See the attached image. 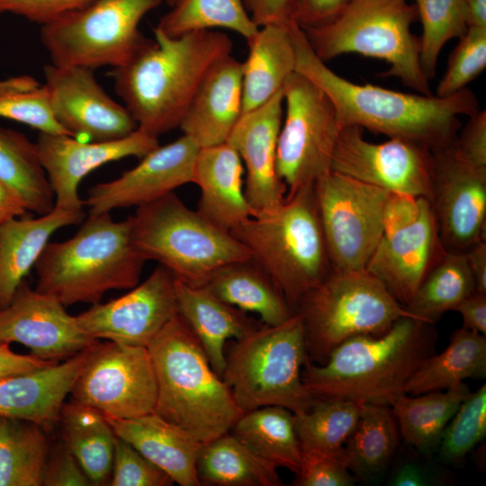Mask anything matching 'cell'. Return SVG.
<instances>
[{
	"instance_id": "1",
	"label": "cell",
	"mask_w": 486,
	"mask_h": 486,
	"mask_svg": "<svg viewBox=\"0 0 486 486\" xmlns=\"http://www.w3.org/2000/svg\"><path fill=\"white\" fill-rule=\"evenodd\" d=\"M292 32L296 72L328 95L342 126L354 125L406 140L432 151L455 141L461 129L460 116L470 117L480 111L477 97L468 88L439 97L351 82L316 56L296 22L292 25Z\"/></svg>"
},
{
	"instance_id": "2",
	"label": "cell",
	"mask_w": 486,
	"mask_h": 486,
	"mask_svg": "<svg viewBox=\"0 0 486 486\" xmlns=\"http://www.w3.org/2000/svg\"><path fill=\"white\" fill-rule=\"evenodd\" d=\"M153 34L112 75L115 91L138 128L158 137L179 128L205 75L231 54L233 43L219 30L170 37L154 28Z\"/></svg>"
},
{
	"instance_id": "3",
	"label": "cell",
	"mask_w": 486,
	"mask_h": 486,
	"mask_svg": "<svg viewBox=\"0 0 486 486\" xmlns=\"http://www.w3.org/2000/svg\"><path fill=\"white\" fill-rule=\"evenodd\" d=\"M432 324L405 317L380 335H359L337 346L322 364L306 359L302 379L314 398L389 405L434 354Z\"/></svg>"
},
{
	"instance_id": "4",
	"label": "cell",
	"mask_w": 486,
	"mask_h": 486,
	"mask_svg": "<svg viewBox=\"0 0 486 486\" xmlns=\"http://www.w3.org/2000/svg\"><path fill=\"white\" fill-rule=\"evenodd\" d=\"M146 260L134 245L131 220L89 214L68 239L48 242L35 264V289L65 307L100 302L112 290L140 283Z\"/></svg>"
},
{
	"instance_id": "5",
	"label": "cell",
	"mask_w": 486,
	"mask_h": 486,
	"mask_svg": "<svg viewBox=\"0 0 486 486\" xmlns=\"http://www.w3.org/2000/svg\"><path fill=\"white\" fill-rule=\"evenodd\" d=\"M147 348L158 386L154 412L202 443L230 431L243 412L178 313Z\"/></svg>"
},
{
	"instance_id": "6",
	"label": "cell",
	"mask_w": 486,
	"mask_h": 486,
	"mask_svg": "<svg viewBox=\"0 0 486 486\" xmlns=\"http://www.w3.org/2000/svg\"><path fill=\"white\" fill-rule=\"evenodd\" d=\"M230 233L269 274L294 312L301 299L331 272L313 184L287 194L278 208L248 218Z\"/></svg>"
},
{
	"instance_id": "7",
	"label": "cell",
	"mask_w": 486,
	"mask_h": 486,
	"mask_svg": "<svg viewBox=\"0 0 486 486\" xmlns=\"http://www.w3.org/2000/svg\"><path fill=\"white\" fill-rule=\"evenodd\" d=\"M417 18L408 0H351L329 22L302 30L322 61L348 53L382 59L390 65L382 76L431 95L420 63V40L410 30Z\"/></svg>"
},
{
	"instance_id": "8",
	"label": "cell",
	"mask_w": 486,
	"mask_h": 486,
	"mask_svg": "<svg viewBox=\"0 0 486 486\" xmlns=\"http://www.w3.org/2000/svg\"><path fill=\"white\" fill-rule=\"evenodd\" d=\"M130 218L134 245L144 259L191 286L205 285L219 267L251 257L230 232L188 208L175 192L137 207Z\"/></svg>"
},
{
	"instance_id": "9",
	"label": "cell",
	"mask_w": 486,
	"mask_h": 486,
	"mask_svg": "<svg viewBox=\"0 0 486 486\" xmlns=\"http://www.w3.org/2000/svg\"><path fill=\"white\" fill-rule=\"evenodd\" d=\"M230 346L221 378L243 413L270 405L293 414L310 409L315 398L302 379L308 357L299 314L279 325L263 324Z\"/></svg>"
},
{
	"instance_id": "10",
	"label": "cell",
	"mask_w": 486,
	"mask_h": 486,
	"mask_svg": "<svg viewBox=\"0 0 486 486\" xmlns=\"http://www.w3.org/2000/svg\"><path fill=\"white\" fill-rule=\"evenodd\" d=\"M308 360L325 363L344 341L359 335H380L410 313L366 269L335 271L299 302Z\"/></svg>"
},
{
	"instance_id": "11",
	"label": "cell",
	"mask_w": 486,
	"mask_h": 486,
	"mask_svg": "<svg viewBox=\"0 0 486 486\" xmlns=\"http://www.w3.org/2000/svg\"><path fill=\"white\" fill-rule=\"evenodd\" d=\"M162 1L92 0L42 24V45L58 67L118 68L145 42L140 23Z\"/></svg>"
},
{
	"instance_id": "12",
	"label": "cell",
	"mask_w": 486,
	"mask_h": 486,
	"mask_svg": "<svg viewBox=\"0 0 486 486\" xmlns=\"http://www.w3.org/2000/svg\"><path fill=\"white\" fill-rule=\"evenodd\" d=\"M283 122L278 136L276 169L292 194L330 170L342 125L328 95L294 72L284 86Z\"/></svg>"
},
{
	"instance_id": "13",
	"label": "cell",
	"mask_w": 486,
	"mask_h": 486,
	"mask_svg": "<svg viewBox=\"0 0 486 486\" xmlns=\"http://www.w3.org/2000/svg\"><path fill=\"white\" fill-rule=\"evenodd\" d=\"M331 270H365L383 234L390 192L329 171L313 184Z\"/></svg>"
},
{
	"instance_id": "14",
	"label": "cell",
	"mask_w": 486,
	"mask_h": 486,
	"mask_svg": "<svg viewBox=\"0 0 486 486\" xmlns=\"http://www.w3.org/2000/svg\"><path fill=\"white\" fill-rule=\"evenodd\" d=\"M72 399L115 418L154 412L157 379L147 347L96 344L75 381Z\"/></svg>"
},
{
	"instance_id": "15",
	"label": "cell",
	"mask_w": 486,
	"mask_h": 486,
	"mask_svg": "<svg viewBox=\"0 0 486 486\" xmlns=\"http://www.w3.org/2000/svg\"><path fill=\"white\" fill-rule=\"evenodd\" d=\"M330 170L392 194L428 201L431 198L433 158L430 149L396 138L372 143L364 138L363 129L357 126H342Z\"/></svg>"
},
{
	"instance_id": "16",
	"label": "cell",
	"mask_w": 486,
	"mask_h": 486,
	"mask_svg": "<svg viewBox=\"0 0 486 486\" xmlns=\"http://www.w3.org/2000/svg\"><path fill=\"white\" fill-rule=\"evenodd\" d=\"M429 200L445 251L464 253L485 240L486 169L459 156L454 143L432 150Z\"/></svg>"
},
{
	"instance_id": "17",
	"label": "cell",
	"mask_w": 486,
	"mask_h": 486,
	"mask_svg": "<svg viewBox=\"0 0 486 486\" xmlns=\"http://www.w3.org/2000/svg\"><path fill=\"white\" fill-rule=\"evenodd\" d=\"M42 85L58 124L71 137L91 141L123 138L138 129L124 106L114 101L85 67H44Z\"/></svg>"
},
{
	"instance_id": "18",
	"label": "cell",
	"mask_w": 486,
	"mask_h": 486,
	"mask_svg": "<svg viewBox=\"0 0 486 486\" xmlns=\"http://www.w3.org/2000/svg\"><path fill=\"white\" fill-rule=\"evenodd\" d=\"M176 278L158 265L126 294L105 303L93 304L76 315L81 328L95 339L147 347L178 313Z\"/></svg>"
},
{
	"instance_id": "19",
	"label": "cell",
	"mask_w": 486,
	"mask_h": 486,
	"mask_svg": "<svg viewBox=\"0 0 486 486\" xmlns=\"http://www.w3.org/2000/svg\"><path fill=\"white\" fill-rule=\"evenodd\" d=\"M40 163L55 197V206L82 211L81 181L94 169L129 157L142 158L159 146L158 137L138 128L130 134L106 141L40 132L35 141Z\"/></svg>"
},
{
	"instance_id": "20",
	"label": "cell",
	"mask_w": 486,
	"mask_h": 486,
	"mask_svg": "<svg viewBox=\"0 0 486 486\" xmlns=\"http://www.w3.org/2000/svg\"><path fill=\"white\" fill-rule=\"evenodd\" d=\"M0 342H17L42 360H66L99 343L79 326L55 297L24 281L0 310Z\"/></svg>"
},
{
	"instance_id": "21",
	"label": "cell",
	"mask_w": 486,
	"mask_h": 486,
	"mask_svg": "<svg viewBox=\"0 0 486 486\" xmlns=\"http://www.w3.org/2000/svg\"><path fill=\"white\" fill-rule=\"evenodd\" d=\"M199 149L184 134L168 144L159 145L119 177L92 186L84 205L88 207L89 214H98L152 202L193 183Z\"/></svg>"
},
{
	"instance_id": "22",
	"label": "cell",
	"mask_w": 486,
	"mask_h": 486,
	"mask_svg": "<svg viewBox=\"0 0 486 486\" xmlns=\"http://www.w3.org/2000/svg\"><path fill=\"white\" fill-rule=\"evenodd\" d=\"M284 116V87L261 106L241 115L227 142L238 154L251 217L270 212L285 200L287 188L276 169L278 136Z\"/></svg>"
},
{
	"instance_id": "23",
	"label": "cell",
	"mask_w": 486,
	"mask_h": 486,
	"mask_svg": "<svg viewBox=\"0 0 486 486\" xmlns=\"http://www.w3.org/2000/svg\"><path fill=\"white\" fill-rule=\"evenodd\" d=\"M442 249L434 212L424 199L412 222L382 234L365 269L405 306Z\"/></svg>"
},
{
	"instance_id": "24",
	"label": "cell",
	"mask_w": 486,
	"mask_h": 486,
	"mask_svg": "<svg viewBox=\"0 0 486 486\" xmlns=\"http://www.w3.org/2000/svg\"><path fill=\"white\" fill-rule=\"evenodd\" d=\"M94 346L60 364L0 379V417L32 421L51 431Z\"/></svg>"
},
{
	"instance_id": "25",
	"label": "cell",
	"mask_w": 486,
	"mask_h": 486,
	"mask_svg": "<svg viewBox=\"0 0 486 486\" xmlns=\"http://www.w3.org/2000/svg\"><path fill=\"white\" fill-rule=\"evenodd\" d=\"M242 64L230 55L218 60L194 94L179 128L199 148L227 142L242 115Z\"/></svg>"
},
{
	"instance_id": "26",
	"label": "cell",
	"mask_w": 486,
	"mask_h": 486,
	"mask_svg": "<svg viewBox=\"0 0 486 486\" xmlns=\"http://www.w3.org/2000/svg\"><path fill=\"white\" fill-rule=\"evenodd\" d=\"M244 173L238 154L228 142L200 148L193 179L200 189L196 211L228 232L252 216L245 195Z\"/></svg>"
},
{
	"instance_id": "27",
	"label": "cell",
	"mask_w": 486,
	"mask_h": 486,
	"mask_svg": "<svg viewBox=\"0 0 486 486\" xmlns=\"http://www.w3.org/2000/svg\"><path fill=\"white\" fill-rule=\"evenodd\" d=\"M104 417L117 436L133 446L174 482L201 486L196 464L202 442L155 412L132 418Z\"/></svg>"
},
{
	"instance_id": "28",
	"label": "cell",
	"mask_w": 486,
	"mask_h": 486,
	"mask_svg": "<svg viewBox=\"0 0 486 486\" xmlns=\"http://www.w3.org/2000/svg\"><path fill=\"white\" fill-rule=\"evenodd\" d=\"M178 314L202 346L212 367L221 377L225 369L226 341L238 339L263 323L224 302L207 286H191L176 279Z\"/></svg>"
},
{
	"instance_id": "29",
	"label": "cell",
	"mask_w": 486,
	"mask_h": 486,
	"mask_svg": "<svg viewBox=\"0 0 486 486\" xmlns=\"http://www.w3.org/2000/svg\"><path fill=\"white\" fill-rule=\"evenodd\" d=\"M83 211L54 206L37 218L17 217L0 224V310L11 302L57 230L84 220Z\"/></svg>"
},
{
	"instance_id": "30",
	"label": "cell",
	"mask_w": 486,
	"mask_h": 486,
	"mask_svg": "<svg viewBox=\"0 0 486 486\" xmlns=\"http://www.w3.org/2000/svg\"><path fill=\"white\" fill-rule=\"evenodd\" d=\"M293 23V22H292ZM269 23L258 27L248 40V53L242 64V114L267 102L296 72L297 55L292 25Z\"/></svg>"
},
{
	"instance_id": "31",
	"label": "cell",
	"mask_w": 486,
	"mask_h": 486,
	"mask_svg": "<svg viewBox=\"0 0 486 486\" xmlns=\"http://www.w3.org/2000/svg\"><path fill=\"white\" fill-rule=\"evenodd\" d=\"M205 286L224 302L257 314L265 325H279L295 314L273 279L251 257L219 267Z\"/></svg>"
},
{
	"instance_id": "32",
	"label": "cell",
	"mask_w": 486,
	"mask_h": 486,
	"mask_svg": "<svg viewBox=\"0 0 486 486\" xmlns=\"http://www.w3.org/2000/svg\"><path fill=\"white\" fill-rule=\"evenodd\" d=\"M61 440L74 454L93 486L109 485L116 435L105 417L72 399L58 417Z\"/></svg>"
},
{
	"instance_id": "33",
	"label": "cell",
	"mask_w": 486,
	"mask_h": 486,
	"mask_svg": "<svg viewBox=\"0 0 486 486\" xmlns=\"http://www.w3.org/2000/svg\"><path fill=\"white\" fill-rule=\"evenodd\" d=\"M470 392L461 382L446 392L402 393L395 398L390 407L405 443L425 456L433 454L447 424Z\"/></svg>"
},
{
	"instance_id": "34",
	"label": "cell",
	"mask_w": 486,
	"mask_h": 486,
	"mask_svg": "<svg viewBox=\"0 0 486 486\" xmlns=\"http://www.w3.org/2000/svg\"><path fill=\"white\" fill-rule=\"evenodd\" d=\"M399 441V427L391 407L362 403L358 420L343 448L344 462L356 481H375L388 470Z\"/></svg>"
},
{
	"instance_id": "35",
	"label": "cell",
	"mask_w": 486,
	"mask_h": 486,
	"mask_svg": "<svg viewBox=\"0 0 486 486\" xmlns=\"http://www.w3.org/2000/svg\"><path fill=\"white\" fill-rule=\"evenodd\" d=\"M196 475L204 486H282L277 468L230 431L202 443Z\"/></svg>"
},
{
	"instance_id": "36",
	"label": "cell",
	"mask_w": 486,
	"mask_h": 486,
	"mask_svg": "<svg viewBox=\"0 0 486 486\" xmlns=\"http://www.w3.org/2000/svg\"><path fill=\"white\" fill-rule=\"evenodd\" d=\"M486 375L485 335L464 328L453 332L448 346L419 365L405 387V393L418 395L446 390L467 378Z\"/></svg>"
},
{
	"instance_id": "37",
	"label": "cell",
	"mask_w": 486,
	"mask_h": 486,
	"mask_svg": "<svg viewBox=\"0 0 486 486\" xmlns=\"http://www.w3.org/2000/svg\"><path fill=\"white\" fill-rule=\"evenodd\" d=\"M230 432L277 469L298 472L302 449L290 410L270 405L246 411Z\"/></svg>"
},
{
	"instance_id": "38",
	"label": "cell",
	"mask_w": 486,
	"mask_h": 486,
	"mask_svg": "<svg viewBox=\"0 0 486 486\" xmlns=\"http://www.w3.org/2000/svg\"><path fill=\"white\" fill-rule=\"evenodd\" d=\"M0 181L22 200L27 212L42 215L55 206V197L40 163L35 142L0 127Z\"/></svg>"
},
{
	"instance_id": "39",
	"label": "cell",
	"mask_w": 486,
	"mask_h": 486,
	"mask_svg": "<svg viewBox=\"0 0 486 486\" xmlns=\"http://www.w3.org/2000/svg\"><path fill=\"white\" fill-rule=\"evenodd\" d=\"M473 292L474 281L464 253L444 250L404 308L412 319L433 324Z\"/></svg>"
},
{
	"instance_id": "40",
	"label": "cell",
	"mask_w": 486,
	"mask_h": 486,
	"mask_svg": "<svg viewBox=\"0 0 486 486\" xmlns=\"http://www.w3.org/2000/svg\"><path fill=\"white\" fill-rule=\"evenodd\" d=\"M47 433L34 422L0 417V486H41Z\"/></svg>"
},
{
	"instance_id": "41",
	"label": "cell",
	"mask_w": 486,
	"mask_h": 486,
	"mask_svg": "<svg viewBox=\"0 0 486 486\" xmlns=\"http://www.w3.org/2000/svg\"><path fill=\"white\" fill-rule=\"evenodd\" d=\"M361 406L350 400L315 398L309 410L293 414L301 449L343 458L344 446L356 427Z\"/></svg>"
},
{
	"instance_id": "42",
	"label": "cell",
	"mask_w": 486,
	"mask_h": 486,
	"mask_svg": "<svg viewBox=\"0 0 486 486\" xmlns=\"http://www.w3.org/2000/svg\"><path fill=\"white\" fill-rule=\"evenodd\" d=\"M170 37L224 29L249 40L258 26L243 0H175L155 27Z\"/></svg>"
},
{
	"instance_id": "43",
	"label": "cell",
	"mask_w": 486,
	"mask_h": 486,
	"mask_svg": "<svg viewBox=\"0 0 486 486\" xmlns=\"http://www.w3.org/2000/svg\"><path fill=\"white\" fill-rule=\"evenodd\" d=\"M421 22L420 63L426 76H435L444 45L467 31L463 0H413Z\"/></svg>"
},
{
	"instance_id": "44",
	"label": "cell",
	"mask_w": 486,
	"mask_h": 486,
	"mask_svg": "<svg viewBox=\"0 0 486 486\" xmlns=\"http://www.w3.org/2000/svg\"><path fill=\"white\" fill-rule=\"evenodd\" d=\"M486 436V385L470 392L447 424L437 452L446 464H459Z\"/></svg>"
},
{
	"instance_id": "45",
	"label": "cell",
	"mask_w": 486,
	"mask_h": 486,
	"mask_svg": "<svg viewBox=\"0 0 486 486\" xmlns=\"http://www.w3.org/2000/svg\"><path fill=\"white\" fill-rule=\"evenodd\" d=\"M486 68V28L470 27L450 55L436 95H453L475 79Z\"/></svg>"
},
{
	"instance_id": "46",
	"label": "cell",
	"mask_w": 486,
	"mask_h": 486,
	"mask_svg": "<svg viewBox=\"0 0 486 486\" xmlns=\"http://www.w3.org/2000/svg\"><path fill=\"white\" fill-rule=\"evenodd\" d=\"M0 117L26 124L42 133L68 135L55 119L42 85L29 91L0 94Z\"/></svg>"
},
{
	"instance_id": "47",
	"label": "cell",
	"mask_w": 486,
	"mask_h": 486,
	"mask_svg": "<svg viewBox=\"0 0 486 486\" xmlns=\"http://www.w3.org/2000/svg\"><path fill=\"white\" fill-rule=\"evenodd\" d=\"M172 479L133 446L116 436L109 485L169 486Z\"/></svg>"
},
{
	"instance_id": "48",
	"label": "cell",
	"mask_w": 486,
	"mask_h": 486,
	"mask_svg": "<svg viewBox=\"0 0 486 486\" xmlns=\"http://www.w3.org/2000/svg\"><path fill=\"white\" fill-rule=\"evenodd\" d=\"M295 486H352L356 480L343 458L311 450H302Z\"/></svg>"
},
{
	"instance_id": "49",
	"label": "cell",
	"mask_w": 486,
	"mask_h": 486,
	"mask_svg": "<svg viewBox=\"0 0 486 486\" xmlns=\"http://www.w3.org/2000/svg\"><path fill=\"white\" fill-rule=\"evenodd\" d=\"M93 486L83 468L65 443L50 446L41 486Z\"/></svg>"
},
{
	"instance_id": "50",
	"label": "cell",
	"mask_w": 486,
	"mask_h": 486,
	"mask_svg": "<svg viewBox=\"0 0 486 486\" xmlns=\"http://www.w3.org/2000/svg\"><path fill=\"white\" fill-rule=\"evenodd\" d=\"M92 0H0V14H12L40 25L82 8Z\"/></svg>"
},
{
	"instance_id": "51",
	"label": "cell",
	"mask_w": 486,
	"mask_h": 486,
	"mask_svg": "<svg viewBox=\"0 0 486 486\" xmlns=\"http://www.w3.org/2000/svg\"><path fill=\"white\" fill-rule=\"evenodd\" d=\"M455 151L471 165L486 169V112L469 117L454 142Z\"/></svg>"
},
{
	"instance_id": "52",
	"label": "cell",
	"mask_w": 486,
	"mask_h": 486,
	"mask_svg": "<svg viewBox=\"0 0 486 486\" xmlns=\"http://www.w3.org/2000/svg\"><path fill=\"white\" fill-rule=\"evenodd\" d=\"M445 482L443 475L427 465L416 456H404L395 463L389 485L392 486H434Z\"/></svg>"
},
{
	"instance_id": "53",
	"label": "cell",
	"mask_w": 486,
	"mask_h": 486,
	"mask_svg": "<svg viewBox=\"0 0 486 486\" xmlns=\"http://www.w3.org/2000/svg\"><path fill=\"white\" fill-rule=\"evenodd\" d=\"M350 1L295 0V22L302 30L326 24L339 15Z\"/></svg>"
},
{
	"instance_id": "54",
	"label": "cell",
	"mask_w": 486,
	"mask_h": 486,
	"mask_svg": "<svg viewBox=\"0 0 486 486\" xmlns=\"http://www.w3.org/2000/svg\"><path fill=\"white\" fill-rule=\"evenodd\" d=\"M247 11L258 26L295 22V0H243Z\"/></svg>"
},
{
	"instance_id": "55",
	"label": "cell",
	"mask_w": 486,
	"mask_h": 486,
	"mask_svg": "<svg viewBox=\"0 0 486 486\" xmlns=\"http://www.w3.org/2000/svg\"><path fill=\"white\" fill-rule=\"evenodd\" d=\"M424 199L391 193L383 211V233L412 222L418 217Z\"/></svg>"
},
{
	"instance_id": "56",
	"label": "cell",
	"mask_w": 486,
	"mask_h": 486,
	"mask_svg": "<svg viewBox=\"0 0 486 486\" xmlns=\"http://www.w3.org/2000/svg\"><path fill=\"white\" fill-rule=\"evenodd\" d=\"M56 363L58 362L42 360L32 354H17L10 348L9 343L0 342V379Z\"/></svg>"
},
{
	"instance_id": "57",
	"label": "cell",
	"mask_w": 486,
	"mask_h": 486,
	"mask_svg": "<svg viewBox=\"0 0 486 486\" xmlns=\"http://www.w3.org/2000/svg\"><path fill=\"white\" fill-rule=\"evenodd\" d=\"M463 319V328L486 334V294L473 292L454 309Z\"/></svg>"
},
{
	"instance_id": "58",
	"label": "cell",
	"mask_w": 486,
	"mask_h": 486,
	"mask_svg": "<svg viewBox=\"0 0 486 486\" xmlns=\"http://www.w3.org/2000/svg\"><path fill=\"white\" fill-rule=\"evenodd\" d=\"M475 286V292L486 294V243L481 241L464 252Z\"/></svg>"
},
{
	"instance_id": "59",
	"label": "cell",
	"mask_w": 486,
	"mask_h": 486,
	"mask_svg": "<svg viewBox=\"0 0 486 486\" xmlns=\"http://www.w3.org/2000/svg\"><path fill=\"white\" fill-rule=\"evenodd\" d=\"M27 210L20 197L0 181V224L17 217H22Z\"/></svg>"
},
{
	"instance_id": "60",
	"label": "cell",
	"mask_w": 486,
	"mask_h": 486,
	"mask_svg": "<svg viewBox=\"0 0 486 486\" xmlns=\"http://www.w3.org/2000/svg\"><path fill=\"white\" fill-rule=\"evenodd\" d=\"M467 28H486V0H463Z\"/></svg>"
},
{
	"instance_id": "61",
	"label": "cell",
	"mask_w": 486,
	"mask_h": 486,
	"mask_svg": "<svg viewBox=\"0 0 486 486\" xmlns=\"http://www.w3.org/2000/svg\"><path fill=\"white\" fill-rule=\"evenodd\" d=\"M40 84L32 76H19L0 80V94L16 91H29L39 87Z\"/></svg>"
},
{
	"instance_id": "62",
	"label": "cell",
	"mask_w": 486,
	"mask_h": 486,
	"mask_svg": "<svg viewBox=\"0 0 486 486\" xmlns=\"http://www.w3.org/2000/svg\"><path fill=\"white\" fill-rule=\"evenodd\" d=\"M166 4L171 6L175 0H165Z\"/></svg>"
}]
</instances>
